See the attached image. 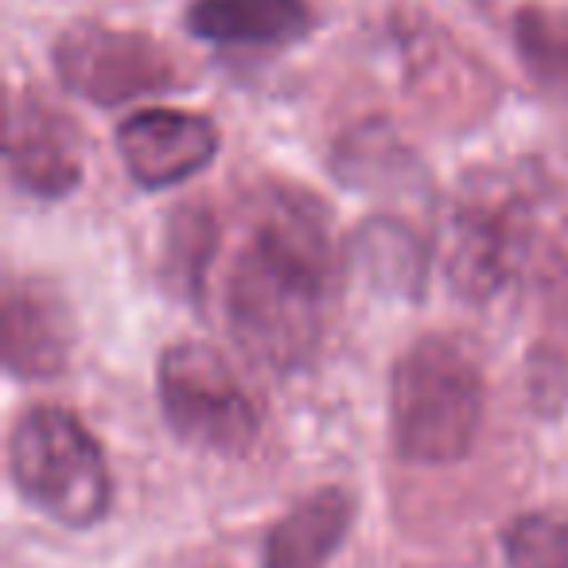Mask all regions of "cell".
I'll use <instances>...</instances> for the list:
<instances>
[{"mask_svg":"<svg viewBox=\"0 0 568 568\" xmlns=\"http://www.w3.org/2000/svg\"><path fill=\"white\" fill-rule=\"evenodd\" d=\"M514 48L529 79L545 94L568 102V12L549 4H521L514 12Z\"/></svg>","mask_w":568,"mask_h":568,"instance_id":"cell-14","label":"cell"},{"mask_svg":"<svg viewBox=\"0 0 568 568\" xmlns=\"http://www.w3.org/2000/svg\"><path fill=\"white\" fill-rule=\"evenodd\" d=\"M529 397L541 413L568 405V253L545 268L541 332L529 351Z\"/></svg>","mask_w":568,"mask_h":568,"instance_id":"cell-13","label":"cell"},{"mask_svg":"<svg viewBox=\"0 0 568 568\" xmlns=\"http://www.w3.org/2000/svg\"><path fill=\"white\" fill-rule=\"evenodd\" d=\"M506 568H568V518L521 514L503 534Z\"/></svg>","mask_w":568,"mask_h":568,"instance_id":"cell-17","label":"cell"},{"mask_svg":"<svg viewBox=\"0 0 568 568\" xmlns=\"http://www.w3.org/2000/svg\"><path fill=\"white\" fill-rule=\"evenodd\" d=\"M355 521V498L343 487L312 490L265 537V568H327Z\"/></svg>","mask_w":568,"mask_h":568,"instance_id":"cell-11","label":"cell"},{"mask_svg":"<svg viewBox=\"0 0 568 568\" xmlns=\"http://www.w3.org/2000/svg\"><path fill=\"white\" fill-rule=\"evenodd\" d=\"M537 245V199L526 180L479 172L464 183L444 230V276L467 304H487L518 281Z\"/></svg>","mask_w":568,"mask_h":568,"instance_id":"cell-4","label":"cell"},{"mask_svg":"<svg viewBox=\"0 0 568 568\" xmlns=\"http://www.w3.org/2000/svg\"><path fill=\"white\" fill-rule=\"evenodd\" d=\"M219 144L222 133L211 118L191 110H168V105L136 110L118 125L121 164L133 175V183L149 191L187 183L191 175L211 168Z\"/></svg>","mask_w":568,"mask_h":568,"instance_id":"cell-8","label":"cell"},{"mask_svg":"<svg viewBox=\"0 0 568 568\" xmlns=\"http://www.w3.org/2000/svg\"><path fill=\"white\" fill-rule=\"evenodd\" d=\"M351 265L363 273L374 293L397 301H420L433 268L425 237L397 219H366L351 234Z\"/></svg>","mask_w":568,"mask_h":568,"instance_id":"cell-12","label":"cell"},{"mask_svg":"<svg viewBox=\"0 0 568 568\" xmlns=\"http://www.w3.org/2000/svg\"><path fill=\"white\" fill-rule=\"evenodd\" d=\"M9 183L32 199H63L82 183V133L40 90L9 102Z\"/></svg>","mask_w":568,"mask_h":568,"instance_id":"cell-7","label":"cell"},{"mask_svg":"<svg viewBox=\"0 0 568 568\" xmlns=\"http://www.w3.org/2000/svg\"><path fill=\"white\" fill-rule=\"evenodd\" d=\"M339 281L327 206L312 191L268 187L222 284V312L242 355L273 374L304 371L332 324Z\"/></svg>","mask_w":568,"mask_h":568,"instance_id":"cell-1","label":"cell"},{"mask_svg":"<svg viewBox=\"0 0 568 568\" xmlns=\"http://www.w3.org/2000/svg\"><path fill=\"white\" fill-rule=\"evenodd\" d=\"M156 397L168 428L183 444L242 456L261 433V405L234 366L206 343H172L156 363Z\"/></svg>","mask_w":568,"mask_h":568,"instance_id":"cell-5","label":"cell"},{"mask_svg":"<svg viewBox=\"0 0 568 568\" xmlns=\"http://www.w3.org/2000/svg\"><path fill=\"white\" fill-rule=\"evenodd\" d=\"M183 24L219 48H293L316 17L308 0H195Z\"/></svg>","mask_w":568,"mask_h":568,"instance_id":"cell-10","label":"cell"},{"mask_svg":"<svg viewBox=\"0 0 568 568\" xmlns=\"http://www.w3.org/2000/svg\"><path fill=\"white\" fill-rule=\"evenodd\" d=\"M335 172L339 180L355 183V187H382L389 180H405L417 175V160L413 152L397 141V133L382 121H371V125L351 129L339 141V152H335Z\"/></svg>","mask_w":568,"mask_h":568,"instance_id":"cell-15","label":"cell"},{"mask_svg":"<svg viewBox=\"0 0 568 568\" xmlns=\"http://www.w3.org/2000/svg\"><path fill=\"white\" fill-rule=\"evenodd\" d=\"M55 74L74 98L94 105H125L133 98L168 94L183 87L175 55L144 32L79 20L63 28L51 48Z\"/></svg>","mask_w":568,"mask_h":568,"instance_id":"cell-6","label":"cell"},{"mask_svg":"<svg viewBox=\"0 0 568 568\" xmlns=\"http://www.w3.org/2000/svg\"><path fill=\"white\" fill-rule=\"evenodd\" d=\"M74 316L59 284L12 276L4 288V371L20 382H51L71 366Z\"/></svg>","mask_w":568,"mask_h":568,"instance_id":"cell-9","label":"cell"},{"mask_svg":"<svg viewBox=\"0 0 568 568\" xmlns=\"http://www.w3.org/2000/svg\"><path fill=\"white\" fill-rule=\"evenodd\" d=\"M9 475L28 506L67 529H90L110 514L113 479L102 444L59 405L20 413L9 436Z\"/></svg>","mask_w":568,"mask_h":568,"instance_id":"cell-3","label":"cell"},{"mask_svg":"<svg viewBox=\"0 0 568 568\" xmlns=\"http://www.w3.org/2000/svg\"><path fill=\"white\" fill-rule=\"evenodd\" d=\"M487 413V382L471 351L448 335L417 339L389 378V433L402 459L448 467L467 459Z\"/></svg>","mask_w":568,"mask_h":568,"instance_id":"cell-2","label":"cell"},{"mask_svg":"<svg viewBox=\"0 0 568 568\" xmlns=\"http://www.w3.org/2000/svg\"><path fill=\"white\" fill-rule=\"evenodd\" d=\"M214 242H219V230L206 206H180L172 214V226H168V245H164V268L175 281L183 296L199 301L206 281V265H211Z\"/></svg>","mask_w":568,"mask_h":568,"instance_id":"cell-16","label":"cell"}]
</instances>
